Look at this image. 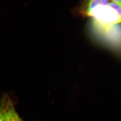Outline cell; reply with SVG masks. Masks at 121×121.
I'll use <instances>...</instances> for the list:
<instances>
[{"mask_svg": "<svg viewBox=\"0 0 121 121\" xmlns=\"http://www.w3.org/2000/svg\"><path fill=\"white\" fill-rule=\"evenodd\" d=\"M3 109L6 121H23L16 112L12 101L7 96L0 102Z\"/></svg>", "mask_w": 121, "mask_h": 121, "instance_id": "2", "label": "cell"}, {"mask_svg": "<svg viewBox=\"0 0 121 121\" xmlns=\"http://www.w3.org/2000/svg\"><path fill=\"white\" fill-rule=\"evenodd\" d=\"M0 121H6L3 109L0 102Z\"/></svg>", "mask_w": 121, "mask_h": 121, "instance_id": "3", "label": "cell"}, {"mask_svg": "<svg viewBox=\"0 0 121 121\" xmlns=\"http://www.w3.org/2000/svg\"><path fill=\"white\" fill-rule=\"evenodd\" d=\"M75 10L81 16L91 17L103 27L121 23V0L85 1Z\"/></svg>", "mask_w": 121, "mask_h": 121, "instance_id": "1", "label": "cell"}]
</instances>
